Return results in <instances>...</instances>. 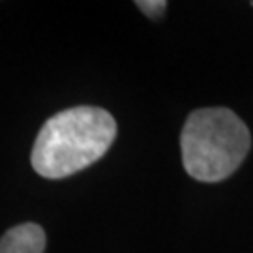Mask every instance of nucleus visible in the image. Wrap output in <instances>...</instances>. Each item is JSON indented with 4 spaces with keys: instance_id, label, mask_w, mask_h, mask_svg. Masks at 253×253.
<instances>
[{
    "instance_id": "obj_1",
    "label": "nucleus",
    "mask_w": 253,
    "mask_h": 253,
    "mask_svg": "<svg viewBox=\"0 0 253 253\" xmlns=\"http://www.w3.org/2000/svg\"><path fill=\"white\" fill-rule=\"evenodd\" d=\"M115 137L117 122L105 109L90 105L66 109L42 126L30 162L43 178H66L98 162Z\"/></svg>"
},
{
    "instance_id": "obj_2",
    "label": "nucleus",
    "mask_w": 253,
    "mask_h": 253,
    "mask_svg": "<svg viewBox=\"0 0 253 253\" xmlns=\"http://www.w3.org/2000/svg\"><path fill=\"white\" fill-rule=\"evenodd\" d=\"M250 148V129L231 109H197L182 127V163L199 182L225 180L242 165Z\"/></svg>"
},
{
    "instance_id": "obj_3",
    "label": "nucleus",
    "mask_w": 253,
    "mask_h": 253,
    "mask_svg": "<svg viewBox=\"0 0 253 253\" xmlns=\"http://www.w3.org/2000/svg\"><path fill=\"white\" fill-rule=\"evenodd\" d=\"M45 231L38 223L11 227L0 238V253H43Z\"/></svg>"
},
{
    "instance_id": "obj_4",
    "label": "nucleus",
    "mask_w": 253,
    "mask_h": 253,
    "mask_svg": "<svg viewBox=\"0 0 253 253\" xmlns=\"http://www.w3.org/2000/svg\"><path fill=\"white\" fill-rule=\"evenodd\" d=\"M135 6L150 19H160L165 13L167 2L165 0H137Z\"/></svg>"
}]
</instances>
